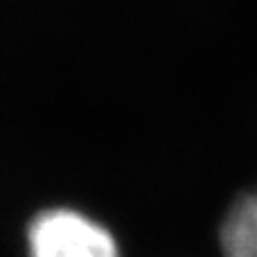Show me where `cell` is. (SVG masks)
<instances>
[{
    "label": "cell",
    "instance_id": "6da1fadb",
    "mask_svg": "<svg viewBox=\"0 0 257 257\" xmlns=\"http://www.w3.org/2000/svg\"><path fill=\"white\" fill-rule=\"evenodd\" d=\"M30 257H120L113 235L75 210L41 212L27 230Z\"/></svg>",
    "mask_w": 257,
    "mask_h": 257
},
{
    "label": "cell",
    "instance_id": "7a4b0ae2",
    "mask_svg": "<svg viewBox=\"0 0 257 257\" xmlns=\"http://www.w3.org/2000/svg\"><path fill=\"white\" fill-rule=\"evenodd\" d=\"M223 257H257V190L232 203L221 226Z\"/></svg>",
    "mask_w": 257,
    "mask_h": 257
}]
</instances>
